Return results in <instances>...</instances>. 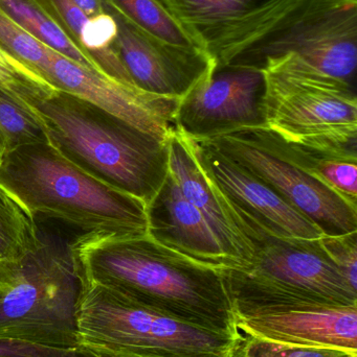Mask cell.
Instances as JSON below:
<instances>
[{
    "label": "cell",
    "instance_id": "obj_1",
    "mask_svg": "<svg viewBox=\"0 0 357 357\" xmlns=\"http://www.w3.org/2000/svg\"><path fill=\"white\" fill-rule=\"evenodd\" d=\"M69 250L88 283L192 326L240 335L219 270L189 259L148 235L86 233L73 239Z\"/></svg>",
    "mask_w": 357,
    "mask_h": 357
},
{
    "label": "cell",
    "instance_id": "obj_2",
    "mask_svg": "<svg viewBox=\"0 0 357 357\" xmlns=\"http://www.w3.org/2000/svg\"><path fill=\"white\" fill-rule=\"evenodd\" d=\"M41 121L50 146L96 180L145 204L169 173L168 139L155 137L46 81L10 90Z\"/></svg>",
    "mask_w": 357,
    "mask_h": 357
},
{
    "label": "cell",
    "instance_id": "obj_3",
    "mask_svg": "<svg viewBox=\"0 0 357 357\" xmlns=\"http://www.w3.org/2000/svg\"><path fill=\"white\" fill-rule=\"evenodd\" d=\"M0 185L34 218H54L81 234L147 235L144 202L88 175L50 144L4 153Z\"/></svg>",
    "mask_w": 357,
    "mask_h": 357
},
{
    "label": "cell",
    "instance_id": "obj_4",
    "mask_svg": "<svg viewBox=\"0 0 357 357\" xmlns=\"http://www.w3.org/2000/svg\"><path fill=\"white\" fill-rule=\"evenodd\" d=\"M251 264L220 271L235 316L323 306L357 307V289L319 239L281 238L245 220Z\"/></svg>",
    "mask_w": 357,
    "mask_h": 357
},
{
    "label": "cell",
    "instance_id": "obj_5",
    "mask_svg": "<svg viewBox=\"0 0 357 357\" xmlns=\"http://www.w3.org/2000/svg\"><path fill=\"white\" fill-rule=\"evenodd\" d=\"M87 287L69 245L56 241L43 238L29 255L0 262V337L79 345L78 318Z\"/></svg>",
    "mask_w": 357,
    "mask_h": 357
},
{
    "label": "cell",
    "instance_id": "obj_6",
    "mask_svg": "<svg viewBox=\"0 0 357 357\" xmlns=\"http://www.w3.org/2000/svg\"><path fill=\"white\" fill-rule=\"evenodd\" d=\"M265 75V129L283 142L357 158L356 89L312 70L295 54L270 59Z\"/></svg>",
    "mask_w": 357,
    "mask_h": 357
},
{
    "label": "cell",
    "instance_id": "obj_7",
    "mask_svg": "<svg viewBox=\"0 0 357 357\" xmlns=\"http://www.w3.org/2000/svg\"><path fill=\"white\" fill-rule=\"evenodd\" d=\"M289 54L356 89L357 0H295L221 66L262 70L266 61Z\"/></svg>",
    "mask_w": 357,
    "mask_h": 357
},
{
    "label": "cell",
    "instance_id": "obj_8",
    "mask_svg": "<svg viewBox=\"0 0 357 357\" xmlns=\"http://www.w3.org/2000/svg\"><path fill=\"white\" fill-rule=\"evenodd\" d=\"M78 333L80 344L122 357H231L241 335L192 326L92 283L80 306Z\"/></svg>",
    "mask_w": 357,
    "mask_h": 357
},
{
    "label": "cell",
    "instance_id": "obj_9",
    "mask_svg": "<svg viewBox=\"0 0 357 357\" xmlns=\"http://www.w3.org/2000/svg\"><path fill=\"white\" fill-rule=\"evenodd\" d=\"M205 140L263 181L326 236L357 232V208L304 167L289 144L265 128Z\"/></svg>",
    "mask_w": 357,
    "mask_h": 357
},
{
    "label": "cell",
    "instance_id": "obj_10",
    "mask_svg": "<svg viewBox=\"0 0 357 357\" xmlns=\"http://www.w3.org/2000/svg\"><path fill=\"white\" fill-rule=\"evenodd\" d=\"M265 90L263 70L216 67L180 100L175 128L192 139L265 128Z\"/></svg>",
    "mask_w": 357,
    "mask_h": 357
},
{
    "label": "cell",
    "instance_id": "obj_11",
    "mask_svg": "<svg viewBox=\"0 0 357 357\" xmlns=\"http://www.w3.org/2000/svg\"><path fill=\"white\" fill-rule=\"evenodd\" d=\"M115 48L134 86L143 91L180 100L211 75L216 63L198 47H184L157 39L132 24L115 8Z\"/></svg>",
    "mask_w": 357,
    "mask_h": 357
},
{
    "label": "cell",
    "instance_id": "obj_12",
    "mask_svg": "<svg viewBox=\"0 0 357 357\" xmlns=\"http://www.w3.org/2000/svg\"><path fill=\"white\" fill-rule=\"evenodd\" d=\"M42 77L52 87L84 98L122 121L161 139L176 129L180 100L124 85L50 50Z\"/></svg>",
    "mask_w": 357,
    "mask_h": 357
},
{
    "label": "cell",
    "instance_id": "obj_13",
    "mask_svg": "<svg viewBox=\"0 0 357 357\" xmlns=\"http://www.w3.org/2000/svg\"><path fill=\"white\" fill-rule=\"evenodd\" d=\"M192 140L207 175L241 218L281 238L314 241L324 235L263 181L222 154L213 144L205 140Z\"/></svg>",
    "mask_w": 357,
    "mask_h": 357
},
{
    "label": "cell",
    "instance_id": "obj_14",
    "mask_svg": "<svg viewBox=\"0 0 357 357\" xmlns=\"http://www.w3.org/2000/svg\"><path fill=\"white\" fill-rule=\"evenodd\" d=\"M163 1L196 45L219 67L295 0Z\"/></svg>",
    "mask_w": 357,
    "mask_h": 357
},
{
    "label": "cell",
    "instance_id": "obj_15",
    "mask_svg": "<svg viewBox=\"0 0 357 357\" xmlns=\"http://www.w3.org/2000/svg\"><path fill=\"white\" fill-rule=\"evenodd\" d=\"M169 171L184 197L201 212L221 245L233 268L251 264L255 254L247 227L205 167L194 142L177 129L168 137Z\"/></svg>",
    "mask_w": 357,
    "mask_h": 357
},
{
    "label": "cell",
    "instance_id": "obj_16",
    "mask_svg": "<svg viewBox=\"0 0 357 357\" xmlns=\"http://www.w3.org/2000/svg\"><path fill=\"white\" fill-rule=\"evenodd\" d=\"M147 235L159 245L203 266L233 268L201 212L184 197L171 173L146 205Z\"/></svg>",
    "mask_w": 357,
    "mask_h": 357
},
{
    "label": "cell",
    "instance_id": "obj_17",
    "mask_svg": "<svg viewBox=\"0 0 357 357\" xmlns=\"http://www.w3.org/2000/svg\"><path fill=\"white\" fill-rule=\"evenodd\" d=\"M237 328L262 339L357 351V307H310L236 317Z\"/></svg>",
    "mask_w": 357,
    "mask_h": 357
},
{
    "label": "cell",
    "instance_id": "obj_18",
    "mask_svg": "<svg viewBox=\"0 0 357 357\" xmlns=\"http://www.w3.org/2000/svg\"><path fill=\"white\" fill-rule=\"evenodd\" d=\"M36 1L89 59L99 73L124 85L136 87L115 48L117 23L110 13L92 18L73 0Z\"/></svg>",
    "mask_w": 357,
    "mask_h": 357
},
{
    "label": "cell",
    "instance_id": "obj_19",
    "mask_svg": "<svg viewBox=\"0 0 357 357\" xmlns=\"http://www.w3.org/2000/svg\"><path fill=\"white\" fill-rule=\"evenodd\" d=\"M0 10L50 50L82 66L98 71L36 0H0Z\"/></svg>",
    "mask_w": 357,
    "mask_h": 357
},
{
    "label": "cell",
    "instance_id": "obj_20",
    "mask_svg": "<svg viewBox=\"0 0 357 357\" xmlns=\"http://www.w3.org/2000/svg\"><path fill=\"white\" fill-rule=\"evenodd\" d=\"M36 218L0 185V262L14 261L41 245Z\"/></svg>",
    "mask_w": 357,
    "mask_h": 357
},
{
    "label": "cell",
    "instance_id": "obj_21",
    "mask_svg": "<svg viewBox=\"0 0 357 357\" xmlns=\"http://www.w3.org/2000/svg\"><path fill=\"white\" fill-rule=\"evenodd\" d=\"M107 2L132 24L157 39L184 47H198L163 0H107Z\"/></svg>",
    "mask_w": 357,
    "mask_h": 357
},
{
    "label": "cell",
    "instance_id": "obj_22",
    "mask_svg": "<svg viewBox=\"0 0 357 357\" xmlns=\"http://www.w3.org/2000/svg\"><path fill=\"white\" fill-rule=\"evenodd\" d=\"M287 144V142H286ZM298 160L342 197L357 208V158L316 152L289 144Z\"/></svg>",
    "mask_w": 357,
    "mask_h": 357
},
{
    "label": "cell",
    "instance_id": "obj_23",
    "mask_svg": "<svg viewBox=\"0 0 357 357\" xmlns=\"http://www.w3.org/2000/svg\"><path fill=\"white\" fill-rule=\"evenodd\" d=\"M0 137L6 152L36 144H50L39 117L16 96L0 87Z\"/></svg>",
    "mask_w": 357,
    "mask_h": 357
},
{
    "label": "cell",
    "instance_id": "obj_24",
    "mask_svg": "<svg viewBox=\"0 0 357 357\" xmlns=\"http://www.w3.org/2000/svg\"><path fill=\"white\" fill-rule=\"evenodd\" d=\"M231 357H357V351L293 345L241 333L233 346Z\"/></svg>",
    "mask_w": 357,
    "mask_h": 357
},
{
    "label": "cell",
    "instance_id": "obj_25",
    "mask_svg": "<svg viewBox=\"0 0 357 357\" xmlns=\"http://www.w3.org/2000/svg\"><path fill=\"white\" fill-rule=\"evenodd\" d=\"M0 46L39 73L48 63L50 48L29 35L0 10Z\"/></svg>",
    "mask_w": 357,
    "mask_h": 357
},
{
    "label": "cell",
    "instance_id": "obj_26",
    "mask_svg": "<svg viewBox=\"0 0 357 357\" xmlns=\"http://www.w3.org/2000/svg\"><path fill=\"white\" fill-rule=\"evenodd\" d=\"M319 241L329 257L357 289V232L341 236L323 235Z\"/></svg>",
    "mask_w": 357,
    "mask_h": 357
},
{
    "label": "cell",
    "instance_id": "obj_27",
    "mask_svg": "<svg viewBox=\"0 0 357 357\" xmlns=\"http://www.w3.org/2000/svg\"><path fill=\"white\" fill-rule=\"evenodd\" d=\"M36 81L45 79L0 46V87L10 91L21 84Z\"/></svg>",
    "mask_w": 357,
    "mask_h": 357
},
{
    "label": "cell",
    "instance_id": "obj_28",
    "mask_svg": "<svg viewBox=\"0 0 357 357\" xmlns=\"http://www.w3.org/2000/svg\"><path fill=\"white\" fill-rule=\"evenodd\" d=\"M92 18L101 16L107 13V6L101 0H73Z\"/></svg>",
    "mask_w": 357,
    "mask_h": 357
},
{
    "label": "cell",
    "instance_id": "obj_29",
    "mask_svg": "<svg viewBox=\"0 0 357 357\" xmlns=\"http://www.w3.org/2000/svg\"><path fill=\"white\" fill-rule=\"evenodd\" d=\"M6 153V148H4L3 142H2L1 137H0V158L3 156Z\"/></svg>",
    "mask_w": 357,
    "mask_h": 357
},
{
    "label": "cell",
    "instance_id": "obj_30",
    "mask_svg": "<svg viewBox=\"0 0 357 357\" xmlns=\"http://www.w3.org/2000/svg\"><path fill=\"white\" fill-rule=\"evenodd\" d=\"M101 1H102L103 3L105 4V6H108V2H107V0H101Z\"/></svg>",
    "mask_w": 357,
    "mask_h": 357
}]
</instances>
